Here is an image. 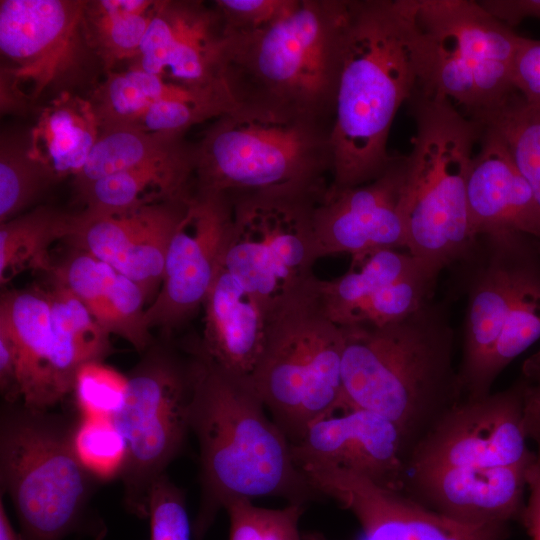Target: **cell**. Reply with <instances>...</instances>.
Returning a JSON list of instances; mask_svg holds the SVG:
<instances>
[{
    "label": "cell",
    "instance_id": "obj_1",
    "mask_svg": "<svg viewBox=\"0 0 540 540\" xmlns=\"http://www.w3.org/2000/svg\"><path fill=\"white\" fill-rule=\"evenodd\" d=\"M423 74L413 0L350 1L331 130L332 186L370 182L394 163L390 129Z\"/></svg>",
    "mask_w": 540,
    "mask_h": 540
},
{
    "label": "cell",
    "instance_id": "obj_2",
    "mask_svg": "<svg viewBox=\"0 0 540 540\" xmlns=\"http://www.w3.org/2000/svg\"><path fill=\"white\" fill-rule=\"evenodd\" d=\"M189 429L199 445L201 500L193 525L201 540L218 511L235 499L282 497L305 504L320 497L292 457L291 444L268 416L249 378L191 347Z\"/></svg>",
    "mask_w": 540,
    "mask_h": 540
},
{
    "label": "cell",
    "instance_id": "obj_3",
    "mask_svg": "<svg viewBox=\"0 0 540 540\" xmlns=\"http://www.w3.org/2000/svg\"><path fill=\"white\" fill-rule=\"evenodd\" d=\"M341 329L342 412L364 409L387 418L413 448L463 399L446 301L432 298L383 325L362 322Z\"/></svg>",
    "mask_w": 540,
    "mask_h": 540
},
{
    "label": "cell",
    "instance_id": "obj_4",
    "mask_svg": "<svg viewBox=\"0 0 540 540\" xmlns=\"http://www.w3.org/2000/svg\"><path fill=\"white\" fill-rule=\"evenodd\" d=\"M349 3L289 0L264 26L224 29L227 79L237 103L333 122Z\"/></svg>",
    "mask_w": 540,
    "mask_h": 540
},
{
    "label": "cell",
    "instance_id": "obj_5",
    "mask_svg": "<svg viewBox=\"0 0 540 540\" xmlns=\"http://www.w3.org/2000/svg\"><path fill=\"white\" fill-rule=\"evenodd\" d=\"M332 121L241 103L193 143L194 190L230 200L257 194L319 195L332 173Z\"/></svg>",
    "mask_w": 540,
    "mask_h": 540
},
{
    "label": "cell",
    "instance_id": "obj_6",
    "mask_svg": "<svg viewBox=\"0 0 540 540\" xmlns=\"http://www.w3.org/2000/svg\"><path fill=\"white\" fill-rule=\"evenodd\" d=\"M408 104L416 131L400 202L405 249L440 274L474 240L467 187L483 126L440 95L417 90Z\"/></svg>",
    "mask_w": 540,
    "mask_h": 540
},
{
    "label": "cell",
    "instance_id": "obj_7",
    "mask_svg": "<svg viewBox=\"0 0 540 540\" xmlns=\"http://www.w3.org/2000/svg\"><path fill=\"white\" fill-rule=\"evenodd\" d=\"M318 280L271 306L263 351L249 377L290 444L342 407L343 334L326 311Z\"/></svg>",
    "mask_w": 540,
    "mask_h": 540
},
{
    "label": "cell",
    "instance_id": "obj_8",
    "mask_svg": "<svg viewBox=\"0 0 540 540\" xmlns=\"http://www.w3.org/2000/svg\"><path fill=\"white\" fill-rule=\"evenodd\" d=\"M64 418L22 402L5 403L0 421L2 492L13 502L23 540H63L82 529L91 475Z\"/></svg>",
    "mask_w": 540,
    "mask_h": 540
},
{
    "label": "cell",
    "instance_id": "obj_9",
    "mask_svg": "<svg viewBox=\"0 0 540 540\" xmlns=\"http://www.w3.org/2000/svg\"><path fill=\"white\" fill-rule=\"evenodd\" d=\"M424 49L419 90L449 99L474 118L514 91L522 36L473 0H413Z\"/></svg>",
    "mask_w": 540,
    "mask_h": 540
},
{
    "label": "cell",
    "instance_id": "obj_10",
    "mask_svg": "<svg viewBox=\"0 0 540 540\" xmlns=\"http://www.w3.org/2000/svg\"><path fill=\"white\" fill-rule=\"evenodd\" d=\"M84 5L85 0L0 1L2 114L36 111L62 93L80 94L98 84L97 72L104 69L84 36Z\"/></svg>",
    "mask_w": 540,
    "mask_h": 540
},
{
    "label": "cell",
    "instance_id": "obj_11",
    "mask_svg": "<svg viewBox=\"0 0 540 540\" xmlns=\"http://www.w3.org/2000/svg\"><path fill=\"white\" fill-rule=\"evenodd\" d=\"M0 335L14 350L20 402L34 409L48 410L63 400L79 367L111 351L110 335L54 277L48 287L1 295Z\"/></svg>",
    "mask_w": 540,
    "mask_h": 540
},
{
    "label": "cell",
    "instance_id": "obj_12",
    "mask_svg": "<svg viewBox=\"0 0 540 540\" xmlns=\"http://www.w3.org/2000/svg\"><path fill=\"white\" fill-rule=\"evenodd\" d=\"M128 375V389L120 412L113 418L126 442L120 474L124 504L139 518H147L155 481L179 454L189 429L193 391V358H182L163 346L149 347Z\"/></svg>",
    "mask_w": 540,
    "mask_h": 540
},
{
    "label": "cell",
    "instance_id": "obj_13",
    "mask_svg": "<svg viewBox=\"0 0 540 540\" xmlns=\"http://www.w3.org/2000/svg\"><path fill=\"white\" fill-rule=\"evenodd\" d=\"M323 194H257L231 200L232 224L222 266L267 312L315 277L313 214Z\"/></svg>",
    "mask_w": 540,
    "mask_h": 540
},
{
    "label": "cell",
    "instance_id": "obj_14",
    "mask_svg": "<svg viewBox=\"0 0 540 540\" xmlns=\"http://www.w3.org/2000/svg\"><path fill=\"white\" fill-rule=\"evenodd\" d=\"M540 262V239L520 232L480 234L452 269L451 287L466 296L458 376L468 398L528 276Z\"/></svg>",
    "mask_w": 540,
    "mask_h": 540
},
{
    "label": "cell",
    "instance_id": "obj_15",
    "mask_svg": "<svg viewBox=\"0 0 540 540\" xmlns=\"http://www.w3.org/2000/svg\"><path fill=\"white\" fill-rule=\"evenodd\" d=\"M523 401L517 381L477 399H462L446 411L412 448L408 470L435 467L529 466ZM407 470V472H408Z\"/></svg>",
    "mask_w": 540,
    "mask_h": 540
},
{
    "label": "cell",
    "instance_id": "obj_16",
    "mask_svg": "<svg viewBox=\"0 0 540 540\" xmlns=\"http://www.w3.org/2000/svg\"><path fill=\"white\" fill-rule=\"evenodd\" d=\"M232 224L224 194L194 190L171 240L162 284L145 311L150 330L169 335L203 307L220 270Z\"/></svg>",
    "mask_w": 540,
    "mask_h": 540
},
{
    "label": "cell",
    "instance_id": "obj_17",
    "mask_svg": "<svg viewBox=\"0 0 540 540\" xmlns=\"http://www.w3.org/2000/svg\"><path fill=\"white\" fill-rule=\"evenodd\" d=\"M320 496H327L358 520L365 540H505L508 524H468L442 515L404 491L380 486L354 472L301 468Z\"/></svg>",
    "mask_w": 540,
    "mask_h": 540
},
{
    "label": "cell",
    "instance_id": "obj_18",
    "mask_svg": "<svg viewBox=\"0 0 540 540\" xmlns=\"http://www.w3.org/2000/svg\"><path fill=\"white\" fill-rule=\"evenodd\" d=\"M131 67L234 97L226 72L224 22L215 4L161 0Z\"/></svg>",
    "mask_w": 540,
    "mask_h": 540
},
{
    "label": "cell",
    "instance_id": "obj_19",
    "mask_svg": "<svg viewBox=\"0 0 540 540\" xmlns=\"http://www.w3.org/2000/svg\"><path fill=\"white\" fill-rule=\"evenodd\" d=\"M189 197L126 211L82 210L67 241L134 281L149 300L162 284L167 252Z\"/></svg>",
    "mask_w": 540,
    "mask_h": 540
},
{
    "label": "cell",
    "instance_id": "obj_20",
    "mask_svg": "<svg viewBox=\"0 0 540 540\" xmlns=\"http://www.w3.org/2000/svg\"><path fill=\"white\" fill-rule=\"evenodd\" d=\"M405 156L376 179L353 187L329 184L313 214L318 259L349 254L361 258L382 249L406 248L400 202Z\"/></svg>",
    "mask_w": 540,
    "mask_h": 540
},
{
    "label": "cell",
    "instance_id": "obj_21",
    "mask_svg": "<svg viewBox=\"0 0 540 540\" xmlns=\"http://www.w3.org/2000/svg\"><path fill=\"white\" fill-rule=\"evenodd\" d=\"M411 450L399 426L364 409H351L315 422L291 444L292 457L300 469H345L399 491H404Z\"/></svg>",
    "mask_w": 540,
    "mask_h": 540
},
{
    "label": "cell",
    "instance_id": "obj_22",
    "mask_svg": "<svg viewBox=\"0 0 540 540\" xmlns=\"http://www.w3.org/2000/svg\"><path fill=\"white\" fill-rule=\"evenodd\" d=\"M529 466L411 469L407 472L404 492L462 523L509 525L513 520L520 521L522 516Z\"/></svg>",
    "mask_w": 540,
    "mask_h": 540
},
{
    "label": "cell",
    "instance_id": "obj_23",
    "mask_svg": "<svg viewBox=\"0 0 540 540\" xmlns=\"http://www.w3.org/2000/svg\"><path fill=\"white\" fill-rule=\"evenodd\" d=\"M481 124V123H480ZM467 187L470 231H514L540 239V208L500 134L482 125Z\"/></svg>",
    "mask_w": 540,
    "mask_h": 540
},
{
    "label": "cell",
    "instance_id": "obj_24",
    "mask_svg": "<svg viewBox=\"0 0 540 540\" xmlns=\"http://www.w3.org/2000/svg\"><path fill=\"white\" fill-rule=\"evenodd\" d=\"M50 272L82 302L105 332L125 339L138 351L150 347L151 330L145 321L148 299L138 284L78 248L53 265Z\"/></svg>",
    "mask_w": 540,
    "mask_h": 540
},
{
    "label": "cell",
    "instance_id": "obj_25",
    "mask_svg": "<svg viewBox=\"0 0 540 540\" xmlns=\"http://www.w3.org/2000/svg\"><path fill=\"white\" fill-rule=\"evenodd\" d=\"M203 307L202 351L225 370L249 378L263 351L267 311L222 263Z\"/></svg>",
    "mask_w": 540,
    "mask_h": 540
},
{
    "label": "cell",
    "instance_id": "obj_26",
    "mask_svg": "<svg viewBox=\"0 0 540 540\" xmlns=\"http://www.w3.org/2000/svg\"><path fill=\"white\" fill-rule=\"evenodd\" d=\"M27 134L30 156L59 181L80 172L100 128L89 99L66 92L37 109Z\"/></svg>",
    "mask_w": 540,
    "mask_h": 540
},
{
    "label": "cell",
    "instance_id": "obj_27",
    "mask_svg": "<svg viewBox=\"0 0 540 540\" xmlns=\"http://www.w3.org/2000/svg\"><path fill=\"white\" fill-rule=\"evenodd\" d=\"M194 188V149L177 157L117 172L76 189L83 210L116 212L186 198Z\"/></svg>",
    "mask_w": 540,
    "mask_h": 540
},
{
    "label": "cell",
    "instance_id": "obj_28",
    "mask_svg": "<svg viewBox=\"0 0 540 540\" xmlns=\"http://www.w3.org/2000/svg\"><path fill=\"white\" fill-rule=\"evenodd\" d=\"M161 0H85L82 25L86 42L105 74L134 63Z\"/></svg>",
    "mask_w": 540,
    "mask_h": 540
},
{
    "label": "cell",
    "instance_id": "obj_29",
    "mask_svg": "<svg viewBox=\"0 0 540 540\" xmlns=\"http://www.w3.org/2000/svg\"><path fill=\"white\" fill-rule=\"evenodd\" d=\"M425 272L438 274L408 252L382 249L352 259L348 271L335 279H319L318 288L328 315L342 325L355 308L385 287Z\"/></svg>",
    "mask_w": 540,
    "mask_h": 540
},
{
    "label": "cell",
    "instance_id": "obj_30",
    "mask_svg": "<svg viewBox=\"0 0 540 540\" xmlns=\"http://www.w3.org/2000/svg\"><path fill=\"white\" fill-rule=\"evenodd\" d=\"M75 214L40 206L0 225V280H10L26 269L51 271L50 246L68 240Z\"/></svg>",
    "mask_w": 540,
    "mask_h": 540
},
{
    "label": "cell",
    "instance_id": "obj_31",
    "mask_svg": "<svg viewBox=\"0 0 540 540\" xmlns=\"http://www.w3.org/2000/svg\"><path fill=\"white\" fill-rule=\"evenodd\" d=\"M184 136L150 133L132 128L100 131L85 165L73 178L79 189L105 176L152 164L188 152Z\"/></svg>",
    "mask_w": 540,
    "mask_h": 540
},
{
    "label": "cell",
    "instance_id": "obj_32",
    "mask_svg": "<svg viewBox=\"0 0 540 540\" xmlns=\"http://www.w3.org/2000/svg\"><path fill=\"white\" fill-rule=\"evenodd\" d=\"M539 339L540 262L521 288L502 333L480 372L472 394L465 399H477L490 394L492 385L499 374Z\"/></svg>",
    "mask_w": 540,
    "mask_h": 540
},
{
    "label": "cell",
    "instance_id": "obj_33",
    "mask_svg": "<svg viewBox=\"0 0 540 540\" xmlns=\"http://www.w3.org/2000/svg\"><path fill=\"white\" fill-rule=\"evenodd\" d=\"M473 119L500 134L540 208V105L514 91L498 107Z\"/></svg>",
    "mask_w": 540,
    "mask_h": 540
},
{
    "label": "cell",
    "instance_id": "obj_34",
    "mask_svg": "<svg viewBox=\"0 0 540 540\" xmlns=\"http://www.w3.org/2000/svg\"><path fill=\"white\" fill-rule=\"evenodd\" d=\"M56 180L29 154L27 132H2L0 140V223L21 214Z\"/></svg>",
    "mask_w": 540,
    "mask_h": 540
},
{
    "label": "cell",
    "instance_id": "obj_35",
    "mask_svg": "<svg viewBox=\"0 0 540 540\" xmlns=\"http://www.w3.org/2000/svg\"><path fill=\"white\" fill-rule=\"evenodd\" d=\"M304 505L281 509L258 507L249 499H235L224 510L229 518V540H303L299 520Z\"/></svg>",
    "mask_w": 540,
    "mask_h": 540
},
{
    "label": "cell",
    "instance_id": "obj_36",
    "mask_svg": "<svg viewBox=\"0 0 540 540\" xmlns=\"http://www.w3.org/2000/svg\"><path fill=\"white\" fill-rule=\"evenodd\" d=\"M74 447L92 477L109 480L120 476L126 459V442L113 419L83 417L75 427Z\"/></svg>",
    "mask_w": 540,
    "mask_h": 540
},
{
    "label": "cell",
    "instance_id": "obj_37",
    "mask_svg": "<svg viewBox=\"0 0 540 540\" xmlns=\"http://www.w3.org/2000/svg\"><path fill=\"white\" fill-rule=\"evenodd\" d=\"M438 276L425 272L385 287L355 308L342 325H383L404 318L433 298Z\"/></svg>",
    "mask_w": 540,
    "mask_h": 540
},
{
    "label": "cell",
    "instance_id": "obj_38",
    "mask_svg": "<svg viewBox=\"0 0 540 540\" xmlns=\"http://www.w3.org/2000/svg\"><path fill=\"white\" fill-rule=\"evenodd\" d=\"M127 389L128 376L102 361H90L77 370L72 392L83 417L113 419L123 407Z\"/></svg>",
    "mask_w": 540,
    "mask_h": 540
},
{
    "label": "cell",
    "instance_id": "obj_39",
    "mask_svg": "<svg viewBox=\"0 0 540 540\" xmlns=\"http://www.w3.org/2000/svg\"><path fill=\"white\" fill-rule=\"evenodd\" d=\"M147 518L150 540H192L194 536L184 494L166 474L152 486Z\"/></svg>",
    "mask_w": 540,
    "mask_h": 540
},
{
    "label": "cell",
    "instance_id": "obj_40",
    "mask_svg": "<svg viewBox=\"0 0 540 540\" xmlns=\"http://www.w3.org/2000/svg\"><path fill=\"white\" fill-rule=\"evenodd\" d=\"M289 0H218L214 4L219 10L224 29L245 31L264 26L279 16Z\"/></svg>",
    "mask_w": 540,
    "mask_h": 540
},
{
    "label": "cell",
    "instance_id": "obj_41",
    "mask_svg": "<svg viewBox=\"0 0 540 540\" xmlns=\"http://www.w3.org/2000/svg\"><path fill=\"white\" fill-rule=\"evenodd\" d=\"M513 86L525 101L540 105V40L522 38L515 60Z\"/></svg>",
    "mask_w": 540,
    "mask_h": 540
},
{
    "label": "cell",
    "instance_id": "obj_42",
    "mask_svg": "<svg viewBox=\"0 0 540 540\" xmlns=\"http://www.w3.org/2000/svg\"><path fill=\"white\" fill-rule=\"evenodd\" d=\"M523 401V428L528 439L540 434V350L523 362L517 380Z\"/></svg>",
    "mask_w": 540,
    "mask_h": 540
},
{
    "label": "cell",
    "instance_id": "obj_43",
    "mask_svg": "<svg viewBox=\"0 0 540 540\" xmlns=\"http://www.w3.org/2000/svg\"><path fill=\"white\" fill-rule=\"evenodd\" d=\"M536 443L535 458L527 470L528 501L520 518L531 540H540V435Z\"/></svg>",
    "mask_w": 540,
    "mask_h": 540
},
{
    "label": "cell",
    "instance_id": "obj_44",
    "mask_svg": "<svg viewBox=\"0 0 540 540\" xmlns=\"http://www.w3.org/2000/svg\"><path fill=\"white\" fill-rule=\"evenodd\" d=\"M478 3L511 29L525 18L540 19V0H480Z\"/></svg>",
    "mask_w": 540,
    "mask_h": 540
},
{
    "label": "cell",
    "instance_id": "obj_45",
    "mask_svg": "<svg viewBox=\"0 0 540 540\" xmlns=\"http://www.w3.org/2000/svg\"><path fill=\"white\" fill-rule=\"evenodd\" d=\"M0 540H23L10 521L2 496L0 499Z\"/></svg>",
    "mask_w": 540,
    "mask_h": 540
},
{
    "label": "cell",
    "instance_id": "obj_46",
    "mask_svg": "<svg viewBox=\"0 0 540 540\" xmlns=\"http://www.w3.org/2000/svg\"><path fill=\"white\" fill-rule=\"evenodd\" d=\"M303 540H326L322 535L319 534H308L303 535Z\"/></svg>",
    "mask_w": 540,
    "mask_h": 540
}]
</instances>
